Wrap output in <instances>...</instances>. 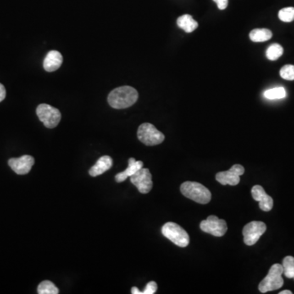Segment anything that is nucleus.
I'll return each mask as SVG.
<instances>
[{
    "mask_svg": "<svg viewBox=\"0 0 294 294\" xmlns=\"http://www.w3.org/2000/svg\"><path fill=\"white\" fill-rule=\"evenodd\" d=\"M138 98V92L133 87L122 86L111 91L108 103L114 109H125L131 107Z\"/></svg>",
    "mask_w": 294,
    "mask_h": 294,
    "instance_id": "nucleus-1",
    "label": "nucleus"
},
{
    "mask_svg": "<svg viewBox=\"0 0 294 294\" xmlns=\"http://www.w3.org/2000/svg\"><path fill=\"white\" fill-rule=\"evenodd\" d=\"M181 192L186 198L201 204L209 203L212 198L209 190L201 183L195 181L182 183L181 185Z\"/></svg>",
    "mask_w": 294,
    "mask_h": 294,
    "instance_id": "nucleus-2",
    "label": "nucleus"
},
{
    "mask_svg": "<svg viewBox=\"0 0 294 294\" xmlns=\"http://www.w3.org/2000/svg\"><path fill=\"white\" fill-rule=\"evenodd\" d=\"M284 274L283 266L280 264H274L271 267L268 274L260 283L258 289L262 294L267 292L274 291L281 288L284 285V279L282 274Z\"/></svg>",
    "mask_w": 294,
    "mask_h": 294,
    "instance_id": "nucleus-3",
    "label": "nucleus"
},
{
    "mask_svg": "<svg viewBox=\"0 0 294 294\" xmlns=\"http://www.w3.org/2000/svg\"><path fill=\"white\" fill-rule=\"evenodd\" d=\"M162 234L178 247L185 248L190 244L188 233L177 223H165L162 227Z\"/></svg>",
    "mask_w": 294,
    "mask_h": 294,
    "instance_id": "nucleus-4",
    "label": "nucleus"
},
{
    "mask_svg": "<svg viewBox=\"0 0 294 294\" xmlns=\"http://www.w3.org/2000/svg\"><path fill=\"white\" fill-rule=\"evenodd\" d=\"M137 136L140 141L146 146H156L164 141V135L158 131L153 124L145 123L139 127Z\"/></svg>",
    "mask_w": 294,
    "mask_h": 294,
    "instance_id": "nucleus-5",
    "label": "nucleus"
},
{
    "mask_svg": "<svg viewBox=\"0 0 294 294\" xmlns=\"http://www.w3.org/2000/svg\"><path fill=\"white\" fill-rule=\"evenodd\" d=\"M36 114L40 121L48 129L56 128L62 119L59 110L47 104L40 105L36 109Z\"/></svg>",
    "mask_w": 294,
    "mask_h": 294,
    "instance_id": "nucleus-6",
    "label": "nucleus"
},
{
    "mask_svg": "<svg viewBox=\"0 0 294 294\" xmlns=\"http://www.w3.org/2000/svg\"><path fill=\"white\" fill-rule=\"evenodd\" d=\"M267 230V226L262 222L253 221L248 223L243 229L244 242L249 246L254 245Z\"/></svg>",
    "mask_w": 294,
    "mask_h": 294,
    "instance_id": "nucleus-7",
    "label": "nucleus"
},
{
    "mask_svg": "<svg viewBox=\"0 0 294 294\" xmlns=\"http://www.w3.org/2000/svg\"><path fill=\"white\" fill-rule=\"evenodd\" d=\"M201 229L204 232L208 233L216 237H222L227 231V224L223 219L211 215L201 223Z\"/></svg>",
    "mask_w": 294,
    "mask_h": 294,
    "instance_id": "nucleus-8",
    "label": "nucleus"
},
{
    "mask_svg": "<svg viewBox=\"0 0 294 294\" xmlns=\"http://www.w3.org/2000/svg\"><path fill=\"white\" fill-rule=\"evenodd\" d=\"M130 181L141 194H147L153 187L152 176L148 168H141L132 176Z\"/></svg>",
    "mask_w": 294,
    "mask_h": 294,
    "instance_id": "nucleus-9",
    "label": "nucleus"
},
{
    "mask_svg": "<svg viewBox=\"0 0 294 294\" xmlns=\"http://www.w3.org/2000/svg\"><path fill=\"white\" fill-rule=\"evenodd\" d=\"M245 173V168L240 164L232 166L230 170L217 173L216 180L222 185H236L240 183V176Z\"/></svg>",
    "mask_w": 294,
    "mask_h": 294,
    "instance_id": "nucleus-10",
    "label": "nucleus"
},
{
    "mask_svg": "<svg viewBox=\"0 0 294 294\" xmlns=\"http://www.w3.org/2000/svg\"><path fill=\"white\" fill-rule=\"evenodd\" d=\"M34 163L35 158L28 155L22 156L20 158H10L8 160V165L18 175L27 174L31 170Z\"/></svg>",
    "mask_w": 294,
    "mask_h": 294,
    "instance_id": "nucleus-11",
    "label": "nucleus"
},
{
    "mask_svg": "<svg viewBox=\"0 0 294 294\" xmlns=\"http://www.w3.org/2000/svg\"><path fill=\"white\" fill-rule=\"evenodd\" d=\"M252 196L253 200L259 203V207L264 212H269L271 210L274 205L273 199L267 195L264 189L261 185H254L252 188Z\"/></svg>",
    "mask_w": 294,
    "mask_h": 294,
    "instance_id": "nucleus-12",
    "label": "nucleus"
},
{
    "mask_svg": "<svg viewBox=\"0 0 294 294\" xmlns=\"http://www.w3.org/2000/svg\"><path fill=\"white\" fill-rule=\"evenodd\" d=\"M63 58L59 52L50 51L44 61V68L47 72H52L59 69L62 66Z\"/></svg>",
    "mask_w": 294,
    "mask_h": 294,
    "instance_id": "nucleus-13",
    "label": "nucleus"
},
{
    "mask_svg": "<svg viewBox=\"0 0 294 294\" xmlns=\"http://www.w3.org/2000/svg\"><path fill=\"white\" fill-rule=\"evenodd\" d=\"M143 168V162L142 161H136L134 158H130L129 159V167L121 173H118L115 176V181L117 182H123L128 178H131L137 171Z\"/></svg>",
    "mask_w": 294,
    "mask_h": 294,
    "instance_id": "nucleus-14",
    "label": "nucleus"
},
{
    "mask_svg": "<svg viewBox=\"0 0 294 294\" xmlns=\"http://www.w3.org/2000/svg\"><path fill=\"white\" fill-rule=\"evenodd\" d=\"M112 164H113V160L110 156H102L98 160L96 161V164L90 168L89 174L91 177L102 175V173H104L105 172H107L112 168Z\"/></svg>",
    "mask_w": 294,
    "mask_h": 294,
    "instance_id": "nucleus-15",
    "label": "nucleus"
},
{
    "mask_svg": "<svg viewBox=\"0 0 294 294\" xmlns=\"http://www.w3.org/2000/svg\"><path fill=\"white\" fill-rule=\"evenodd\" d=\"M178 26L186 33H191L198 27V23L189 14L181 16L177 21Z\"/></svg>",
    "mask_w": 294,
    "mask_h": 294,
    "instance_id": "nucleus-16",
    "label": "nucleus"
},
{
    "mask_svg": "<svg viewBox=\"0 0 294 294\" xmlns=\"http://www.w3.org/2000/svg\"><path fill=\"white\" fill-rule=\"evenodd\" d=\"M272 37V32L268 29H255L249 34L250 40L252 42H266L271 40Z\"/></svg>",
    "mask_w": 294,
    "mask_h": 294,
    "instance_id": "nucleus-17",
    "label": "nucleus"
},
{
    "mask_svg": "<svg viewBox=\"0 0 294 294\" xmlns=\"http://www.w3.org/2000/svg\"><path fill=\"white\" fill-rule=\"evenodd\" d=\"M264 96L268 100L283 99L286 96V91L283 87H277L265 91Z\"/></svg>",
    "mask_w": 294,
    "mask_h": 294,
    "instance_id": "nucleus-18",
    "label": "nucleus"
},
{
    "mask_svg": "<svg viewBox=\"0 0 294 294\" xmlns=\"http://www.w3.org/2000/svg\"><path fill=\"white\" fill-rule=\"evenodd\" d=\"M39 294H58L59 289L55 286V284L49 280L41 282L38 286Z\"/></svg>",
    "mask_w": 294,
    "mask_h": 294,
    "instance_id": "nucleus-19",
    "label": "nucleus"
},
{
    "mask_svg": "<svg viewBox=\"0 0 294 294\" xmlns=\"http://www.w3.org/2000/svg\"><path fill=\"white\" fill-rule=\"evenodd\" d=\"M283 53H284V49L281 45H279V44H273V45H270L267 48L266 56L271 61H275V60L279 59Z\"/></svg>",
    "mask_w": 294,
    "mask_h": 294,
    "instance_id": "nucleus-20",
    "label": "nucleus"
},
{
    "mask_svg": "<svg viewBox=\"0 0 294 294\" xmlns=\"http://www.w3.org/2000/svg\"><path fill=\"white\" fill-rule=\"evenodd\" d=\"M282 266L284 275L289 279H294V257L292 256L284 257Z\"/></svg>",
    "mask_w": 294,
    "mask_h": 294,
    "instance_id": "nucleus-21",
    "label": "nucleus"
},
{
    "mask_svg": "<svg viewBox=\"0 0 294 294\" xmlns=\"http://www.w3.org/2000/svg\"><path fill=\"white\" fill-rule=\"evenodd\" d=\"M279 20L284 23H291L294 20V8L288 7L282 8L279 12Z\"/></svg>",
    "mask_w": 294,
    "mask_h": 294,
    "instance_id": "nucleus-22",
    "label": "nucleus"
},
{
    "mask_svg": "<svg viewBox=\"0 0 294 294\" xmlns=\"http://www.w3.org/2000/svg\"><path fill=\"white\" fill-rule=\"evenodd\" d=\"M279 74L285 80H294V66L293 65H286L282 67Z\"/></svg>",
    "mask_w": 294,
    "mask_h": 294,
    "instance_id": "nucleus-23",
    "label": "nucleus"
},
{
    "mask_svg": "<svg viewBox=\"0 0 294 294\" xmlns=\"http://www.w3.org/2000/svg\"><path fill=\"white\" fill-rule=\"evenodd\" d=\"M158 286L155 281L149 282L148 284H146V288L143 291L141 292V294H156L157 291Z\"/></svg>",
    "mask_w": 294,
    "mask_h": 294,
    "instance_id": "nucleus-24",
    "label": "nucleus"
},
{
    "mask_svg": "<svg viewBox=\"0 0 294 294\" xmlns=\"http://www.w3.org/2000/svg\"><path fill=\"white\" fill-rule=\"evenodd\" d=\"M220 10H224L228 5V0H213Z\"/></svg>",
    "mask_w": 294,
    "mask_h": 294,
    "instance_id": "nucleus-25",
    "label": "nucleus"
},
{
    "mask_svg": "<svg viewBox=\"0 0 294 294\" xmlns=\"http://www.w3.org/2000/svg\"><path fill=\"white\" fill-rule=\"evenodd\" d=\"M6 97V89L3 84H0V102L4 100Z\"/></svg>",
    "mask_w": 294,
    "mask_h": 294,
    "instance_id": "nucleus-26",
    "label": "nucleus"
},
{
    "mask_svg": "<svg viewBox=\"0 0 294 294\" xmlns=\"http://www.w3.org/2000/svg\"><path fill=\"white\" fill-rule=\"evenodd\" d=\"M131 293L133 294H141V292L136 287H133L132 288Z\"/></svg>",
    "mask_w": 294,
    "mask_h": 294,
    "instance_id": "nucleus-27",
    "label": "nucleus"
},
{
    "mask_svg": "<svg viewBox=\"0 0 294 294\" xmlns=\"http://www.w3.org/2000/svg\"><path fill=\"white\" fill-rule=\"evenodd\" d=\"M291 291H289V290H284V291L279 292V294H292Z\"/></svg>",
    "mask_w": 294,
    "mask_h": 294,
    "instance_id": "nucleus-28",
    "label": "nucleus"
}]
</instances>
